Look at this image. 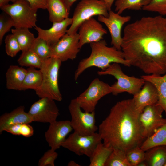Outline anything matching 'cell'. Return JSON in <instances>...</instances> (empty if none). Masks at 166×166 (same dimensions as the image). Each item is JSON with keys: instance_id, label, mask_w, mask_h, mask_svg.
Instances as JSON below:
<instances>
[{"instance_id": "cell-1", "label": "cell", "mask_w": 166, "mask_h": 166, "mask_svg": "<svg viewBox=\"0 0 166 166\" xmlns=\"http://www.w3.org/2000/svg\"><path fill=\"white\" fill-rule=\"evenodd\" d=\"M130 65L148 75L166 73V18L143 17L127 25L121 45Z\"/></svg>"}, {"instance_id": "cell-2", "label": "cell", "mask_w": 166, "mask_h": 166, "mask_svg": "<svg viewBox=\"0 0 166 166\" xmlns=\"http://www.w3.org/2000/svg\"><path fill=\"white\" fill-rule=\"evenodd\" d=\"M132 99L117 103L99 126L98 133L107 146L126 152L144 140L140 127L139 116Z\"/></svg>"}, {"instance_id": "cell-3", "label": "cell", "mask_w": 166, "mask_h": 166, "mask_svg": "<svg viewBox=\"0 0 166 166\" xmlns=\"http://www.w3.org/2000/svg\"><path fill=\"white\" fill-rule=\"evenodd\" d=\"M91 49L90 55L80 61L74 74L77 80L86 69L96 67L104 70L113 63H117L129 67V62L124 58L123 52L114 46L109 47L105 40H102L90 43Z\"/></svg>"}, {"instance_id": "cell-4", "label": "cell", "mask_w": 166, "mask_h": 166, "mask_svg": "<svg viewBox=\"0 0 166 166\" xmlns=\"http://www.w3.org/2000/svg\"><path fill=\"white\" fill-rule=\"evenodd\" d=\"M62 61L54 57H50L43 61L40 69L42 75L40 87L35 93L40 98L47 97L57 101L62 99L58 85V75Z\"/></svg>"}, {"instance_id": "cell-5", "label": "cell", "mask_w": 166, "mask_h": 166, "mask_svg": "<svg viewBox=\"0 0 166 166\" xmlns=\"http://www.w3.org/2000/svg\"><path fill=\"white\" fill-rule=\"evenodd\" d=\"M97 74L100 76L112 75L117 80V81L111 86V93L115 96L124 92L134 96L141 89L145 82L141 77H130L124 74L117 63L111 64L105 69L98 71Z\"/></svg>"}, {"instance_id": "cell-6", "label": "cell", "mask_w": 166, "mask_h": 166, "mask_svg": "<svg viewBox=\"0 0 166 166\" xmlns=\"http://www.w3.org/2000/svg\"><path fill=\"white\" fill-rule=\"evenodd\" d=\"M11 4H8L1 7V9L9 15L12 20L15 28L29 29L37 26V12L25 0H15Z\"/></svg>"}, {"instance_id": "cell-7", "label": "cell", "mask_w": 166, "mask_h": 166, "mask_svg": "<svg viewBox=\"0 0 166 166\" xmlns=\"http://www.w3.org/2000/svg\"><path fill=\"white\" fill-rule=\"evenodd\" d=\"M109 11L101 0H81L77 5L72 19V22L67 34L77 32L81 25L86 20L96 15L109 16Z\"/></svg>"}, {"instance_id": "cell-8", "label": "cell", "mask_w": 166, "mask_h": 166, "mask_svg": "<svg viewBox=\"0 0 166 166\" xmlns=\"http://www.w3.org/2000/svg\"><path fill=\"white\" fill-rule=\"evenodd\" d=\"M68 109L71 117V124L74 132L82 136H89L98 130L95 124V111L83 112L76 98L71 101Z\"/></svg>"}, {"instance_id": "cell-9", "label": "cell", "mask_w": 166, "mask_h": 166, "mask_svg": "<svg viewBox=\"0 0 166 166\" xmlns=\"http://www.w3.org/2000/svg\"><path fill=\"white\" fill-rule=\"evenodd\" d=\"M111 92V86L96 78L92 81L88 88L76 98L84 111L92 112L95 111L99 101Z\"/></svg>"}, {"instance_id": "cell-10", "label": "cell", "mask_w": 166, "mask_h": 166, "mask_svg": "<svg viewBox=\"0 0 166 166\" xmlns=\"http://www.w3.org/2000/svg\"><path fill=\"white\" fill-rule=\"evenodd\" d=\"M164 111L162 107L157 103L146 107L140 113L139 125L145 139L166 123V118L162 116Z\"/></svg>"}, {"instance_id": "cell-11", "label": "cell", "mask_w": 166, "mask_h": 166, "mask_svg": "<svg viewBox=\"0 0 166 166\" xmlns=\"http://www.w3.org/2000/svg\"><path fill=\"white\" fill-rule=\"evenodd\" d=\"M102 140L98 133L89 136H82L75 132L70 134L61 146L78 156H91L97 145Z\"/></svg>"}, {"instance_id": "cell-12", "label": "cell", "mask_w": 166, "mask_h": 166, "mask_svg": "<svg viewBox=\"0 0 166 166\" xmlns=\"http://www.w3.org/2000/svg\"><path fill=\"white\" fill-rule=\"evenodd\" d=\"M54 101L44 97L34 103L28 112L33 121L50 124L56 121L60 113Z\"/></svg>"}, {"instance_id": "cell-13", "label": "cell", "mask_w": 166, "mask_h": 166, "mask_svg": "<svg viewBox=\"0 0 166 166\" xmlns=\"http://www.w3.org/2000/svg\"><path fill=\"white\" fill-rule=\"evenodd\" d=\"M79 36L77 32L65 34L57 42L51 46L50 57L60 59L62 62L73 60L80 51Z\"/></svg>"}, {"instance_id": "cell-14", "label": "cell", "mask_w": 166, "mask_h": 166, "mask_svg": "<svg viewBox=\"0 0 166 166\" xmlns=\"http://www.w3.org/2000/svg\"><path fill=\"white\" fill-rule=\"evenodd\" d=\"M109 16H98V20L105 24L108 28L111 37V44L118 50L121 49L122 37L121 30L123 26L130 21V16H122L117 13L110 10Z\"/></svg>"}, {"instance_id": "cell-15", "label": "cell", "mask_w": 166, "mask_h": 166, "mask_svg": "<svg viewBox=\"0 0 166 166\" xmlns=\"http://www.w3.org/2000/svg\"><path fill=\"white\" fill-rule=\"evenodd\" d=\"M79 46L81 49L85 44L99 42L102 40L106 30L94 18L83 22L79 28Z\"/></svg>"}, {"instance_id": "cell-16", "label": "cell", "mask_w": 166, "mask_h": 166, "mask_svg": "<svg viewBox=\"0 0 166 166\" xmlns=\"http://www.w3.org/2000/svg\"><path fill=\"white\" fill-rule=\"evenodd\" d=\"M73 129L69 120L56 121L50 123L45 136L51 148L54 150L59 149Z\"/></svg>"}, {"instance_id": "cell-17", "label": "cell", "mask_w": 166, "mask_h": 166, "mask_svg": "<svg viewBox=\"0 0 166 166\" xmlns=\"http://www.w3.org/2000/svg\"><path fill=\"white\" fill-rule=\"evenodd\" d=\"M72 22V18H68L62 21L53 23L51 27L48 29H43L37 26L35 29L38 32V37L45 40L51 47L67 33V28Z\"/></svg>"}, {"instance_id": "cell-18", "label": "cell", "mask_w": 166, "mask_h": 166, "mask_svg": "<svg viewBox=\"0 0 166 166\" xmlns=\"http://www.w3.org/2000/svg\"><path fill=\"white\" fill-rule=\"evenodd\" d=\"M132 99L136 110L140 113L146 107L157 103L158 92L152 84L145 81L142 89Z\"/></svg>"}, {"instance_id": "cell-19", "label": "cell", "mask_w": 166, "mask_h": 166, "mask_svg": "<svg viewBox=\"0 0 166 166\" xmlns=\"http://www.w3.org/2000/svg\"><path fill=\"white\" fill-rule=\"evenodd\" d=\"M33 121L23 106H20L11 112L0 117V134L8 127L16 124H29Z\"/></svg>"}, {"instance_id": "cell-20", "label": "cell", "mask_w": 166, "mask_h": 166, "mask_svg": "<svg viewBox=\"0 0 166 166\" xmlns=\"http://www.w3.org/2000/svg\"><path fill=\"white\" fill-rule=\"evenodd\" d=\"M27 72V69L22 67L16 65H10L6 73L7 89L21 91Z\"/></svg>"}, {"instance_id": "cell-21", "label": "cell", "mask_w": 166, "mask_h": 166, "mask_svg": "<svg viewBox=\"0 0 166 166\" xmlns=\"http://www.w3.org/2000/svg\"><path fill=\"white\" fill-rule=\"evenodd\" d=\"M141 77L145 81L151 82L156 87L158 95L157 103L163 108L166 117V73L162 76L150 74L142 76Z\"/></svg>"}, {"instance_id": "cell-22", "label": "cell", "mask_w": 166, "mask_h": 166, "mask_svg": "<svg viewBox=\"0 0 166 166\" xmlns=\"http://www.w3.org/2000/svg\"><path fill=\"white\" fill-rule=\"evenodd\" d=\"M46 9L49 12V20L53 23L69 18V12L63 0H47Z\"/></svg>"}, {"instance_id": "cell-23", "label": "cell", "mask_w": 166, "mask_h": 166, "mask_svg": "<svg viewBox=\"0 0 166 166\" xmlns=\"http://www.w3.org/2000/svg\"><path fill=\"white\" fill-rule=\"evenodd\" d=\"M166 146V123L145 139L140 146L144 151L155 147Z\"/></svg>"}, {"instance_id": "cell-24", "label": "cell", "mask_w": 166, "mask_h": 166, "mask_svg": "<svg viewBox=\"0 0 166 166\" xmlns=\"http://www.w3.org/2000/svg\"><path fill=\"white\" fill-rule=\"evenodd\" d=\"M148 166H164L166 162V146L154 147L145 151Z\"/></svg>"}, {"instance_id": "cell-25", "label": "cell", "mask_w": 166, "mask_h": 166, "mask_svg": "<svg viewBox=\"0 0 166 166\" xmlns=\"http://www.w3.org/2000/svg\"><path fill=\"white\" fill-rule=\"evenodd\" d=\"M113 148L105 145L101 141L94 149L89 157V166H105V164L112 152Z\"/></svg>"}, {"instance_id": "cell-26", "label": "cell", "mask_w": 166, "mask_h": 166, "mask_svg": "<svg viewBox=\"0 0 166 166\" xmlns=\"http://www.w3.org/2000/svg\"><path fill=\"white\" fill-rule=\"evenodd\" d=\"M22 86L21 91L28 89L37 90L41 85L42 80V73L34 67H29Z\"/></svg>"}, {"instance_id": "cell-27", "label": "cell", "mask_w": 166, "mask_h": 166, "mask_svg": "<svg viewBox=\"0 0 166 166\" xmlns=\"http://www.w3.org/2000/svg\"><path fill=\"white\" fill-rule=\"evenodd\" d=\"M27 28H15L11 31L17 39L22 52L30 49L36 38Z\"/></svg>"}, {"instance_id": "cell-28", "label": "cell", "mask_w": 166, "mask_h": 166, "mask_svg": "<svg viewBox=\"0 0 166 166\" xmlns=\"http://www.w3.org/2000/svg\"><path fill=\"white\" fill-rule=\"evenodd\" d=\"M151 0H117L115 2V11L121 14L128 9L139 10L147 5Z\"/></svg>"}, {"instance_id": "cell-29", "label": "cell", "mask_w": 166, "mask_h": 166, "mask_svg": "<svg viewBox=\"0 0 166 166\" xmlns=\"http://www.w3.org/2000/svg\"><path fill=\"white\" fill-rule=\"evenodd\" d=\"M43 61L30 49L22 51L17 60L19 65L22 66L34 67L39 69Z\"/></svg>"}, {"instance_id": "cell-30", "label": "cell", "mask_w": 166, "mask_h": 166, "mask_svg": "<svg viewBox=\"0 0 166 166\" xmlns=\"http://www.w3.org/2000/svg\"><path fill=\"white\" fill-rule=\"evenodd\" d=\"M30 49L35 53L43 61L50 57L51 47L44 39L36 38Z\"/></svg>"}, {"instance_id": "cell-31", "label": "cell", "mask_w": 166, "mask_h": 166, "mask_svg": "<svg viewBox=\"0 0 166 166\" xmlns=\"http://www.w3.org/2000/svg\"><path fill=\"white\" fill-rule=\"evenodd\" d=\"M126 152L117 148H113L105 166H130L126 157Z\"/></svg>"}, {"instance_id": "cell-32", "label": "cell", "mask_w": 166, "mask_h": 166, "mask_svg": "<svg viewBox=\"0 0 166 166\" xmlns=\"http://www.w3.org/2000/svg\"><path fill=\"white\" fill-rule=\"evenodd\" d=\"M126 155L130 166H137L140 163L145 160V151L142 150L140 146L129 150L126 152Z\"/></svg>"}, {"instance_id": "cell-33", "label": "cell", "mask_w": 166, "mask_h": 166, "mask_svg": "<svg viewBox=\"0 0 166 166\" xmlns=\"http://www.w3.org/2000/svg\"><path fill=\"white\" fill-rule=\"evenodd\" d=\"M5 42V51L8 56L14 57L21 51L20 45L13 34H8L6 37Z\"/></svg>"}, {"instance_id": "cell-34", "label": "cell", "mask_w": 166, "mask_h": 166, "mask_svg": "<svg viewBox=\"0 0 166 166\" xmlns=\"http://www.w3.org/2000/svg\"><path fill=\"white\" fill-rule=\"evenodd\" d=\"M144 10L157 12L160 15H166V0H151L142 9Z\"/></svg>"}, {"instance_id": "cell-35", "label": "cell", "mask_w": 166, "mask_h": 166, "mask_svg": "<svg viewBox=\"0 0 166 166\" xmlns=\"http://www.w3.org/2000/svg\"><path fill=\"white\" fill-rule=\"evenodd\" d=\"M9 16V15H8ZM14 26L13 23L11 18L9 16H6L4 14L0 16V44L1 45L5 34L10 31L11 27Z\"/></svg>"}, {"instance_id": "cell-36", "label": "cell", "mask_w": 166, "mask_h": 166, "mask_svg": "<svg viewBox=\"0 0 166 166\" xmlns=\"http://www.w3.org/2000/svg\"><path fill=\"white\" fill-rule=\"evenodd\" d=\"M58 155L55 150L51 148L45 152L39 160L38 165L39 166H54V161Z\"/></svg>"}, {"instance_id": "cell-37", "label": "cell", "mask_w": 166, "mask_h": 166, "mask_svg": "<svg viewBox=\"0 0 166 166\" xmlns=\"http://www.w3.org/2000/svg\"><path fill=\"white\" fill-rule=\"evenodd\" d=\"M34 130L33 127L29 124H21L20 134L26 137H29L34 134Z\"/></svg>"}, {"instance_id": "cell-38", "label": "cell", "mask_w": 166, "mask_h": 166, "mask_svg": "<svg viewBox=\"0 0 166 166\" xmlns=\"http://www.w3.org/2000/svg\"><path fill=\"white\" fill-rule=\"evenodd\" d=\"M15 0H10L12 2ZM27 1L30 6L34 8L38 9H47V0H25Z\"/></svg>"}, {"instance_id": "cell-39", "label": "cell", "mask_w": 166, "mask_h": 166, "mask_svg": "<svg viewBox=\"0 0 166 166\" xmlns=\"http://www.w3.org/2000/svg\"><path fill=\"white\" fill-rule=\"evenodd\" d=\"M21 124H18L11 126L6 128L4 131L14 135L20 136V131Z\"/></svg>"}, {"instance_id": "cell-40", "label": "cell", "mask_w": 166, "mask_h": 166, "mask_svg": "<svg viewBox=\"0 0 166 166\" xmlns=\"http://www.w3.org/2000/svg\"><path fill=\"white\" fill-rule=\"evenodd\" d=\"M66 5L68 11L70 12L71 8L74 3L77 0H63Z\"/></svg>"}, {"instance_id": "cell-41", "label": "cell", "mask_w": 166, "mask_h": 166, "mask_svg": "<svg viewBox=\"0 0 166 166\" xmlns=\"http://www.w3.org/2000/svg\"><path fill=\"white\" fill-rule=\"evenodd\" d=\"M106 6L108 10H111L112 5L115 0H101Z\"/></svg>"}, {"instance_id": "cell-42", "label": "cell", "mask_w": 166, "mask_h": 166, "mask_svg": "<svg viewBox=\"0 0 166 166\" xmlns=\"http://www.w3.org/2000/svg\"><path fill=\"white\" fill-rule=\"evenodd\" d=\"M67 165L68 166H80L81 165L76 163L74 161L71 160L68 162Z\"/></svg>"}, {"instance_id": "cell-43", "label": "cell", "mask_w": 166, "mask_h": 166, "mask_svg": "<svg viewBox=\"0 0 166 166\" xmlns=\"http://www.w3.org/2000/svg\"><path fill=\"white\" fill-rule=\"evenodd\" d=\"M10 0H0V7L9 3Z\"/></svg>"}, {"instance_id": "cell-44", "label": "cell", "mask_w": 166, "mask_h": 166, "mask_svg": "<svg viewBox=\"0 0 166 166\" xmlns=\"http://www.w3.org/2000/svg\"><path fill=\"white\" fill-rule=\"evenodd\" d=\"M137 166H148L147 163L145 160L140 163Z\"/></svg>"}, {"instance_id": "cell-45", "label": "cell", "mask_w": 166, "mask_h": 166, "mask_svg": "<svg viewBox=\"0 0 166 166\" xmlns=\"http://www.w3.org/2000/svg\"><path fill=\"white\" fill-rule=\"evenodd\" d=\"M164 166H166V162H165V163L164 165Z\"/></svg>"}]
</instances>
